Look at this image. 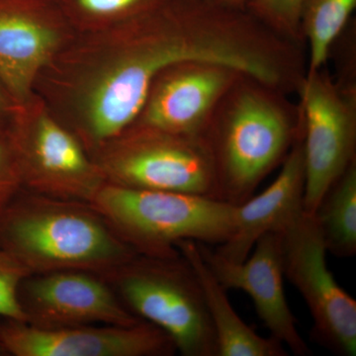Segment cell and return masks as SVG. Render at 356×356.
I'll return each mask as SVG.
<instances>
[{"mask_svg":"<svg viewBox=\"0 0 356 356\" xmlns=\"http://www.w3.org/2000/svg\"><path fill=\"white\" fill-rule=\"evenodd\" d=\"M273 35L247 9L217 0H168L138 17L77 32L46 65L39 96L92 154L139 113L156 74L175 63L209 60L266 76Z\"/></svg>","mask_w":356,"mask_h":356,"instance_id":"6da1fadb","label":"cell"},{"mask_svg":"<svg viewBox=\"0 0 356 356\" xmlns=\"http://www.w3.org/2000/svg\"><path fill=\"white\" fill-rule=\"evenodd\" d=\"M288 96L245 74L222 96L204 134L218 200L235 206L245 202L301 139L299 105Z\"/></svg>","mask_w":356,"mask_h":356,"instance_id":"7a4b0ae2","label":"cell"},{"mask_svg":"<svg viewBox=\"0 0 356 356\" xmlns=\"http://www.w3.org/2000/svg\"><path fill=\"white\" fill-rule=\"evenodd\" d=\"M0 248L31 274L83 270L105 277L139 255L90 204L26 189L0 214Z\"/></svg>","mask_w":356,"mask_h":356,"instance_id":"3957f363","label":"cell"},{"mask_svg":"<svg viewBox=\"0 0 356 356\" xmlns=\"http://www.w3.org/2000/svg\"><path fill=\"white\" fill-rule=\"evenodd\" d=\"M89 204L145 257H178L177 245L182 241L222 245L235 228L236 206L204 196L105 182Z\"/></svg>","mask_w":356,"mask_h":356,"instance_id":"277c9868","label":"cell"},{"mask_svg":"<svg viewBox=\"0 0 356 356\" xmlns=\"http://www.w3.org/2000/svg\"><path fill=\"white\" fill-rule=\"evenodd\" d=\"M103 278L131 313L165 332L182 355L218 356L202 289L181 254H139Z\"/></svg>","mask_w":356,"mask_h":356,"instance_id":"5b68a950","label":"cell"},{"mask_svg":"<svg viewBox=\"0 0 356 356\" xmlns=\"http://www.w3.org/2000/svg\"><path fill=\"white\" fill-rule=\"evenodd\" d=\"M91 156L109 184L217 199L214 163L204 137L130 124Z\"/></svg>","mask_w":356,"mask_h":356,"instance_id":"8992f818","label":"cell"},{"mask_svg":"<svg viewBox=\"0 0 356 356\" xmlns=\"http://www.w3.org/2000/svg\"><path fill=\"white\" fill-rule=\"evenodd\" d=\"M6 134L26 191L90 203L106 182L76 134L35 93L16 104Z\"/></svg>","mask_w":356,"mask_h":356,"instance_id":"52a82bcc","label":"cell"},{"mask_svg":"<svg viewBox=\"0 0 356 356\" xmlns=\"http://www.w3.org/2000/svg\"><path fill=\"white\" fill-rule=\"evenodd\" d=\"M305 163L304 210L315 214L325 191L356 159V83L327 65L306 72L297 91Z\"/></svg>","mask_w":356,"mask_h":356,"instance_id":"ba28073f","label":"cell"},{"mask_svg":"<svg viewBox=\"0 0 356 356\" xmlns=\"http://www.w3.org/2000/svg\"><path fill=\"white\" fill-rule=\"evenodd\" d=\"M284 277L296 287L313 320L311 337L337 355H356V302L334 280L314 214L305 210L283 229Z\"/></svg>","mask_w":356,"mask_h":356,"instance_id":"9c48e42d","label":"cell"},{"mask_svg":"<svg viewBox=\"0 0 356 356\" xmlns=\"http://www.w3.org/2000/svg\"><path fill=\"white\" fill-rule=\"evenodd\" d=\"M243 72L209 60L168 65L147 89L131 124L188 137H204L222 96Z\"/></svg>","mask_w":356,"mask_h":356,"instance_id":"30bf717a","label":"cell"},{"mask_svg":"<svg viewBox=\"0 0 356 356\" xmlns=\"http://www.w3.org/2000/svg\"><path fill=\"white\" fill-rule=\"evenodd\" d=\"M26 324L44 330L95 324L133 325L139 318L102 276L83 270L30 274L19 288Z\"/></svg>","mask_w":356,"mask_h":356,"instance_id":"8fae6325","label":"cell"},{"mask_svg":"<svg viewBox=\"0 0 356 356\" xmlns=\"http://www.w3.org/2000/svg\"><path fill=\"white\" fill-rule=\"evenodd\" d=\"M76 33L53 0H0V83L14 102L34 95L42 70Z\"/></svg>","mask_w":356,"mask_h":356,"instance_id":"7c38bea8","label":"cell"},{"mask_svg":"<svg viewBox=\"0 0 356 356\" xmlns=\"http://www.w3.org/2000/svg\"><path fill=\"white\" fill-rule=\"evenodd\" d=\"M0 339L7 355L14 356H165L177 351L165 332L145 321L57 330L6 321Z\"/></svg>","mask_w":356,"mask_h":356,"instance_id":"4fadbf2b","label":"cell"},{"mask_svg":"<svg viewBox=\"0 0 356 356\" xmlns=\"http://www.w3.org/2000/svg\"><path fill=\"white\" fill-rule=\"evenodd\" d=\"M197 243L204 261L225 289L243 290L252 297L257 315L270 337L287 346L295 355H310L285 296L280 233L262 236L243 262L228 261L209 245Z\"/></svg>","mask_w":356,"mask_h":356,"instance_id":"5bb4252c","label":"cell"},{"mask_svg":"<svg viewBox=\"0 0 356 356\" xmlns=\"http://www.w3.org/2000/svg\"><path fill=\"white\" fill-rule=\"evenodd\" d=\"M305 163L302 138L297 140L275 180L259 195L236 206L235 228L215 252L233 262H243L255 243L267 233H281L304 211Z\"/></svg>","mask_w":356,"mask_h":356,"instance_id":"9a60e30c","label":"cell"},{"mask_svg":"<svg viewBox=\"0 0 356 356\" xmlns=\"http://www.w3.org/2000/svg\"><path fill=\"white\" fill-rule=\"evenodd\" d=\"M177 248L197 276L216 337L218 356L288 355L280 341L259 336L236 314L227 290L204 261L197 243L182 241Z\"/></svg>","mask_w":356,"mask_h":356,"instance_id":"2e32d148","label":"cell"},{"mask_svg":"<svg viewBox=\"0 0 356 356\" xmlns=\"http://www.w3.org/2000/svg\"><path fill=\"white\" fill-rule=\"evenodd\" d=\"M314 216L327 252L339 259L356 254V159L325 191Z\"/></svg>","mask_w":356,"mask_h":356,"instance_id":"e0dca14e","label":"cell"},{"mask_svg":"<svg viewBox=\"0 0 356 356\" xmlns=\"http://www.w3.org/2000/svg\"><path fill=\"white\" fill-rule=\"evenodd\" d=\"M356 0H305L300 26L307 44V72L325 67L337 40L350 22Z\"/></svg>","mask_w":356,"mask_h":356,"instance_id":"ac0fdd59","label":"cell"},{"mask_svg":"<svg viewBox=\"0 0 356 356\" xmlns=\"http://www.w3.org/2000/svg\"><path fill=\"white\" fill-rule=\"evenodd\" d=\"M74 31L88 32L125 22L168 0H53Z\"/></svg>","mask_w":356,"mask_h":356,"instance_id":"d6986e66","label":"cell"},{"mask_svg":"<svg viewBox=\"0 0 356 356\" xmlns=\"http://www.w3.org/2000/svg\"><path fill=\"white\" fill-rule=\"evenodd\" d=\"M305 0H250L245 9L281 38L304 44L300 17Z\"/></svg>","mask_w":356,"mask_h":356,"instance_id":"ffe728a7","label":"cell"},{"mask_svg":"<svg viewBox=\"0 0 356 356\" xmlns=\"http://www.w3.org/2000/svg\"><path fill=\"white\" fill-rule=\"evenodd\" d=\"M30 274L21 262L0 248V318L26 323L19 302V288Z\"/></svg>","mask_w":356,"mask_h":356,"instance_id":"44dd1931","label":"cell"},{"mask_svg":"<svg viewBox=\"0 0 356 356\" xmlns=\"http://www.w3.org/2000/svg\"><path fill=\"white\" fill-rule=\"evenodd\" d=\"M23 189L13 147L6 132L0 133V214Z\"/></svg>","mask_w":356,"mask_h":356,"instance_id":"7402d4cb","label":"cell"},{"mask_svg":"<svg viewBox=\"0 0 356 356\" xmlns=\"http://www.w3.org/2000/svg\"><path fill=\"white\" fill-rule=\"evenodd\" d=\"M17 103L9 95L3 84L0 83V133H4L8 127L9 122Z\"/></svg>","mask_w":356,"mask_h":356,"instance_id":"603a6c76","label":"cell"},{"mask_svg":"<svg viewBox=\"0 0 356 356\" xmlns=\"http://www.w3.org/2000/svg\"><path fill=\"white\" fill-rule=\"evenodd\" d=\"M217 1L233 8L245 9L250 0H217Z\"/></svg>","mask_w":356,"mask_h":356,"instance_id":"cb8c5ba5","label":"cell"},{"mask_svg":"<svg viewBox=\"0 0 356 356\" xmlns=\"http://www.w3.org/2000/svg\"><path fill=\"white\" fill-rule=\"evenodd\" d=\"M7 355L6 350H4L3 346H2L1 339H0V356Z\"/></svg>","mask_w":356,"mask_h":356,"instance_id":"d4e9b609","label":"cell"}]
</instances>
